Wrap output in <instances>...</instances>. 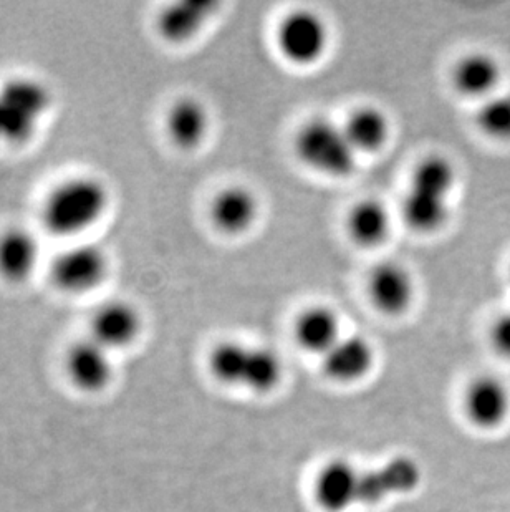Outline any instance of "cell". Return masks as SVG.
<instances>
[{
	"instance_id": "obj_7",
	"label": "cell",
	"mask_w": 510,
	"mask_h": 512,
	"mask_svg": "<svg viewBox=\"0 0 510 512\" xmlns=\"http://www.w3.org/2000/svg\"><path fill=\"white\" fill-rule=\"evenodd\" d=\"M421 481V469L414 459L398 456L381 468L360 473L358 503L378 504L393 494L411 493Z\"/></svg>"
},
{
	"instance_id": "obj_21",
	"label": "cell",
	"mask_w": 510,
	"mask_h": 512,
	"mask_svg": "<svg viewBox=\"0 0 510 512\" xmlns=\"http://www.w3.org/2000/svg\"><path fill=\"white\" fill-rule=\"evenodd\" d=\"M401 214L409 228L418 232H434L444 228L451 216V199L439 198L409 188L403 199Z\"/></svg>"
},
{
	"instance_id": "obj_4",
	"label": "cell",
	"mask_w": 510,
	"mask_h": 512,
	"mask_svg": "<svg viewBox=\"0 0 510 512\" xmlns=\"http://www.w3.org/2000/svg\"><path fill=\"white\" fill-rule=\"evenodd\" d=\"M110 259L95 242L73 241L53 257L50 277L58 289L68 294H87L105 281Z\"/></svg>"
},
{
	"instance_id": "obj_22",
	"label": "cell",
	"mask_w": 510,
	"mask_h": 512,
	"mask_svg": "<svg viewBox=\"0 0 510 512\" xmlns=\"http://www.w3.org/2000/svg\"><path fill=\"white\" fill-rule=\"evenodd\" d=\"M456 178L458 173L453 161L441 155L426 156L416 166L409 188L451 199V194L456 188Z\"/></svg>"
},
{
	"instance_id": "obj_9",
	"label": "cell",
	"mask_w": 510,
	"mask_h": 512,
	"mask_svg": "<svg viewBox=\"0 0 510 512\" xmlns=\"http://www.w3.org/2000/svg\"><path fill=\"white\" fill-rule=\"evenodd\" d=\"M464 408L472 425L482 430H496L510 415V392L496 377H479L467 387Z\"/></svg>"
},
{
	"instance_id": "obj_15",
	"label": "cell",
	"mask_w": 510,
	"mask_h": 512,
	"mask_svg": "<svg viewBox=\"0 0 510 512\" xmlns=\"http://www.w3.org/2000/svg\"><path fill=\"white\" fill-rule=\"evenodd\" d=\"M360 471L347 461H332L318 474L315 496L328 512H342L358 503Z\"/></svg>"
},
{
	"instance_id": "obj_6",
	"label": "cell",
	"mask_w": 510,
	"mask_h": 512,
	"mask_svg": "<svg viewBox=\"0 0 510 512\" xmlns=\"http://www.w3.org/2000/svg\"><path fill=\"white\" fill-rule=\"evenodd\" d=\"M90 339L108 348L111 353L130 347L141 334L143 319L140 310L126 300H108L92 315Z\"/></svg>"
},
{
	"instance_id": "obj_23",
	"label": "cell",
	"mask_w": 510,
	"mask_h": 512,
	"mask_svg": "<svg viewBox=\"0 0 510 512\" xmlns=\"http://www.w3.org/2000/svg\"><path fill=\"white\" fill-rule=\"evenodd\" d=\"M476 123L484 135L494 140H510V93L497 92L482 100Z\"/></svg>"
},
{
	"instance_id": "obj_19",
	"label": "cell",
	"mask_w": 510,
	"mask_h": 512,
	"mask_svg": "<svg viewBox=\"0 0 510 512\" xmlns=\"http://www.w3.org/2000/svg\"><path fill=\"white\" fill-rule=\"evenodd\" d=\"M347 138L357 155L376 153L390 140L391 123L386 113L378 107H361L343 125Z\"/></svg>"
},
{
	"instance_id": "obj_12",
	"label": "cell",
	"mask_w": 510,
	"mask_h": 512,
	"mask_svg": "<svg viewBox=\"0 0 510 512\" xmlns=\"http://www.w3.org/2000/svg\"><path fill=\"white\" fill-rule=\"evenodd\" d=\"M209 214L219 231L237 236L249 231L259 218V199L246 186H229L212 199Z\"/></svg>"
},
{
	"instance_id": "obj_10",
	"label": "cell",
	"mask_w": 510,
	"mask_h": 512,
	"mask_svg": "<svg viewBox=\"0 0 510 512\" xmlns=\"http://www.w3.org/2000/svg\"><path fill=\"white\" fill-rule=\"evenodd\" d=\"M368 294L376 309L381 312L388 315L403 314L413 304V277L403 264L381 262L371 271Z\"/></svg>"
},
{
	"instance_id": "obj_3",
	"label": "cell",
	"mask_w": 510,
	"mask_h": 512,
	"mask_svg": "<svg viewBox=\"0 0 510 512\" xmlns=\"http://www.w3.org/2000/svg\"><path fill=\"white\" fill-rule=\"evenodd\" d=\"M300 161L318 173L345 178L357 170L358 155L343 130L327 118L307 121L295 138Z\"/></svg>"
},
{
	"instance_id": "obj_5",
	"label": "cell",
	"mask_w": 510,
	"mask_h": 512,
	"mask_svg": "<svg viewBox=\"0 0 510 512\" xmlns=\"http://www.w3.org/2000/svg\"><path fill=\"white\" fill-rule=\"evenodd\" d=\"M330 32L313 10L299 9L285 15L277 27L280 54L295 65H312L325 55Z\"/></svg>"
},
{
	"instance_id": "obj_11",
	"label": "cell",
	"mask_w": 510,
	"mask_h": 512,
	"mask_svg": "<svg viewBox=\"0 0 510 512\" xmlns=\"http://www.w3.org/2000/svg\"><path fill=\"white\" fill-rule=\"evenodd\" d=\"M42 259L39 237L27 228H9L0 234V276L5 281H29Z\"/></svg>"
},
{
	"instance_id": "obj_14",
	"label": "cell",
	"mask_w": 510,
	"mask_h": 512,
	"mask_svg": "<svg viewBox=\"0 0 510 512\" xmlns=\"http://www.w3.org/2000/svg\"><path fill=\"white\" fill-rule=\"evenodd\" d=\"M375 353L368 340L358 335L342 337L323 355V370L337 382H355L370 372Z\"/></svg>"
},
{
	"instance_id": "obj_1",
	"label": "cell",
	"mask_w": 510,
	"mask_h": 512,
	"mask_svg": "<svg viewBox=\"0 0 510 512\" xmlns=\"http://www.w3.org/2000/svg\"><path fill=\"white\" fill-rule=\"evenodd\" d=\"M110 189L95 176H73L50 191L42 208L45 228L78 241L95 228L110 208Z\"/></svg>"
},
{
	"instance_id": "obj_17",
	"label": "cell",
	"mask_w": 510,
	"mask_h": 512,
	"mask_svg": "<svg viewBox=\"0 0 510 512\" xmlns=\"http://www.w3.org/2000/svg\"><path fill=\"white\" fill-rule=\"evenodd\" d=\"M216 4L211 0H184L166 7L159 14L158 30L169 42H186L193 39L206 25Z\"/></svg>"
},
{
	"instance_id": "obj_13",
	"label": "cell",
	"mask_w": 510,
	"mask_h": 512,
	"mask_svg": "<svg viewBox=\"0 0 510 512\" xmlns=\"http://www.w3.org/2000/svg\"><path fill=\"white\" fill-rule=\"evenodd\" d=\"M501 80V63L487 52L464 55L453 70L454 88L464 97L481 102L499 92Z\"/></svg>"
},
{
	"instance_id": "obj_25",
	"label": "cell",
	"mask_w": 510,
	"mask_h": 512,
	"mask_svg": "<svg viewBox=\"0 0 510 512\" xmlns=\"http://www.w3.org/2000/svg\"><path fill=\"white\" fill-rule=\"evenodd\" d=\"M509 279H510V266H509Z\"/></svg>"
},
{
	"instance_id": "obj_2",
	"label": "cell",
	"mask_w": 510,
	"mask_h": 512,
	"mask_svg": "<svg viewBox=\"0 0 510 512\" xmlns=\"http://www.w3.org/2000/svg\"><path fill=\"white\" fill-rule=\"evenodd\" d=\"M209 367L219 382L241 385L259 393L277 387L284 373L277 353L239 342H222L212 348Z\"/></svg>"
},
{
	"instance_id": "obj_18",
	"label": "cell",
	"mask_w": 510,
	"mask_h": 512,
	"mask_svg": "<svg viewBox=\"0 0 510 512\" xmlns=\"http://www.w3.org/2000/svg\"><path fill=\"white\" fill-rule=\"evenodd\" d=\"M209 113L196 98H181L169 108L166 130L174 145L193 150L203 143L209 131Z\"/></svg>"
},
{
	"instance_id": "obj_24",
	"label": "cell",
	"mask_w": 510,
	"mask_h": 512,
	"mask_svg": "<svg viewBox=\"0 0 510 512\" xmlns=\"http://www.w3.org/2000/svg\"><path fill=\"white\" fill-rule=\"evenodd\" d=\"M491 340L502 357L510 358V312L497 317L492 325Z\"/></svg>"
},
{
	"instance_id": "obj_20",
	"label": "cell",
	"mask_w": 510,
	"mask_h": 512,
	"mask_svg": "<svg viewBox=\"0 0 510 512\" xmlns=\"http://www.w3.org/2000/svg\"><path fill=\"white\" fill-rule=\"evenodd\" d=\"M347 229L360 246H378L390 236V211L378 199H363L348 213Z\"/></svg>"
},
{
	"instance_id": "obj_8",
	"label": "cell",
	"mask_w": 510,
	"mask_h": 512,
	"mask_svg": "<svg viewBox=\"0 0 510 512\" xmlns=\"http://www.w3.org/2000/svg\"><path fill=\"white\" fill-rule=\"evenodd\" d=\"M65 365L73 385L82 392H102L110 385L115 375L110 350L93 339L82 340L72 345L68 350Z\"/></svg>"
},
{
	"instance_id": "obj_16",
	"label": "cell",
	"mask_w": 510,
	"mask_h": 512,
	"mask_svg": "<svg viewBox=\"0 0 510 512\" xmlns=\"http://www.w3.org/2000/svg\"><path fill=\"white\" fill-rule=\"evenodd\" d=\"M294 332L300 347L320 355H325L343 337L338 315L325 305L304 310L295 322Z\"/></svg>"
}]
</instances>
